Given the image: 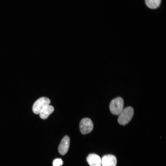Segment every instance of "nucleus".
I'll return each mask as SVG.
<instances>
[{"instance_id": "nucleus-1", "label": "nucleus", "mask_w": 166, "mask_h": 166, "mask_svg": "<svg viewBox=\"0 0 166 166\" xmlns=\"http://www.w3.org/2000/svg\"><path fill=\"white\" fill-rule=\"evenodd\" d=\"M134 113L133 108L128 106L123 109L118 118V122L121 125H124L131 120Z\"/></svg>"}, {"instance_id": "nucleus-2", "label": "nucleus", "mask_w": 166, "mask_h": 166, "mask_svg": "<svg viewBox=\"0 0 166 166\" xmlns=\"http://www.w3.org/2000/svg\"><path fill=\"white\" fill-rule=\"evenodd\" d=\"M124 102L121 97H117L112 100L109 105V109L113 115H119L123 109Z\"/></svg>"}, {"instance_id": "nucleus-3", "label": "nucleus", "mask_w": 166, "mask_h": 166, "mask_svg": "<svg viewBox=\"0 0 166 166\" xmlns=\"http://www.w3.org/2000/svg\"><path fill=\"white\" fill-rule=\"evenodd\" d=\"M50 102V100L45 97H41L37 100L34 103L32 110L35 114L39 113Z\"/></svg>"}, {"instance_id": "nucleus-4", "label": "nucleus", "mask_w": 166, "mask_h": 166, "mask_svg": "<svg viewBox=\"0 0 166 166\" xmlns=\"http://www.w3.org/2000/svg\"><path fill=\"white\" fill-rule=\"evenodd\" d=\"M93 122L90 119L84 118L81 120L80 122V131L83 134L88 133L93 130Z\"/></svg>"}, {"instance_id": "nucleus-5", "label": "nucleus", "mask_w": 166, "mask_h": 166, "mask_svg": "<svg viewBox=\"0 0 166 166\" xmlns=\"http://www.w3.org/2000/svg\"><path fill=\"white\" fill-rule=\"evenodd\" d=\"M102 166H116L117 160L116 157L112 155L104 156L101 159Z\"/></svg>"}, {"instance_id": "nucleus-6", "label": "nucleus", "mask_w": 166, "mask_h": 166, "mask_svg": "<svg viewBox=\"0 0 166 166\" xmlns=\"http://www.w3.org/2000/svg\"><path fill=\"white\" fill-rule=\"evenodd\" d=\"M70 139L68 136H65L62 140L59 146L58 151L61 155H64L67 152L69 146Z\"/></svg>"}, {"instance_id": "nucleus-7", "label": "nucleus", "mask_w": 166, "mask_h": 166, "mask_svg": "<svg viewBox=\"0 0 166 166\" xmlns=\"http://www.w3.org/2000/svg\"><path fill=\"white\" fill-rule=\"evenodd\" d=\"M87 160L90 166H101V159L95 154H90L87 157Z\"/></svg>"}, {"instance_id": "nucleus-8", "label": "nucleus", "mask_w": 166, "mask_h": 166, "mask_svg": "<svg viewBox=\"0 0 166 166\" xmlns=\"http://www.w3.org/2000/svg\"><path fill=\"white\" fill-rule=\"evenodd\" d=\"M54 110L53 107L49 105L44 108L39 113L40 117L42 119H46L53 112Z\"/></svg>"}, {"instance_id": "nucleus-9", "label": "nucleus", "mask_w": 166, "mask_h": 166, "mask_svg": "<svg viewBox=\"0 0 166 166\" xmlns=\"http://www.w3.org/2000/svg\"><path fill=\"white\" fill-rule=\"evenodd\" d=\"M146 6L149 8L155 9L157 8L161 4V0H145Z\"/></svg>"}, {"instance_id": "nucleus-10", "label": "nucleus", "mask_w": 166, "mask_h": 166, "mask_svg": "<svg viewBox=\"0 0 166 166\" xmlns=\"http://www.w3.org/2000/svg\"><path fill=\"white\" fill-rule=\"evenodd\" d=\"M63 164L61 159L57 158L54 160L53 163V166H61Z\"/></svg>"}]
</instances>
